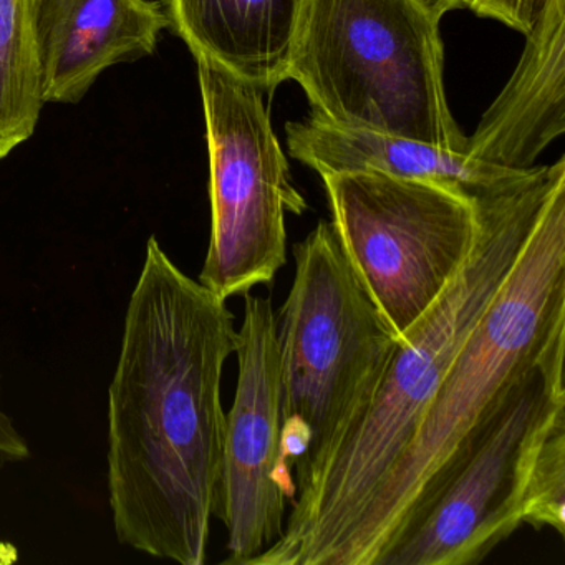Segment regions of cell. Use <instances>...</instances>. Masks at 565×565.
<instances>
[{"label": "cell", "mask_w": 565, "mask_h": 565, "mask_svg": "<svg viewBox=\"0 0 565 565\" xmlns=\"http://www.w3.org/2000/svg\"><path fill=\"white\" fill-rule=\"evenodd\" d=\"M239 376L226 415L216 512L227 531L224 564L249 565L282 537L292 469L280 445L277 313L269 297L244 296L236 343Z\"/></svg>", "instance_id": "9c48e42d"}, {"label": "cell", "mask_w": 565, "mask_h": 565, "mask_svg": "<svg viewBox=\"0 0 565 565\" xmlns=\"http://www.w3.org/2000/svg\"><path fill=\"white\" fill-rule=\"evenodd\" d=\"M562 327L565 184L452 360L415 435L319 565H375L439 469Z\"/></svg>", "instance_id": "3957f363"}, {"label": "cell", "mask_w": 565, "mask_h": 565, "mask_svg": "<svg viewBox=\"0 0 565 565\" xmlns=\"http://www.w3.org/2000/svg\"><path fill=\"white\" fill-rule=\"evenodd\" d=\"M306 0H163L168 29L194 58H207L260 90L287 81Z\"/></svg>", "instance_id": "4fadbf2b"}, {"label": "cell", "mask_w": 565, "mask_h": 565, "mask_svg": "<svg viewBox=\"0 0 565 565\" xmlns=\"http://www.w3.org/2000/svg\"><path fill=\"white\" fill-rule=\"evenodd\" d=\"M207 153L211 239L200 282L221 299L276 279L287 260L286 213L307 210L270 125L263 90L196 58Z\"/></svg>", "instance_id": "52a82bcc"}, {"label": "cell", "mask_w": 565, "mask_h": 565, "mask_svg": "<svg viewBox=\"0 0 565 565\" xmlns=\"http://www.w3.org/2000/svg\"><path fill=\"white\" fill-rule=\"evenodd\" d=\"M565 327L439 469L375 565H476L524 524L548 433L565 422Z\"/></svg>", "instance_id": "8992f818"}, {"label": "cell", "mask_w": 565, "mask_h": 565, "mask_svg": "<svg viewBox=\"0 0 565 565\" xmlns=\"http://www.w3.org/2000/svg\"><path fill=\"white\" fill-rule=\"evenodd\" d=\"M356 276L398 339L438 302L471 253L475 201L379 173L322 177Z\"/></svg>", "instance_id": "ba28073f"}, {"label": "cell", "mask_w": 565, "mask_h": 565, "mask_svg": "<svg viewBox=\"0 0 565 565\" xmlns=\"http://www.w3.org/2000/svg\"><path fill=\"white\" fill-rule=\"evenodd\" d=\"M548 2L551 0H469L468 9L527 35L544 14Z\"/></svg>", "instance_id": "2e32d148"}, {"label": "cell", "mask_w": 565, "mask_h": 565, "mask_svg": "<svg viewBox=\"0 0 565 565\" xmlns=\"http://www.w3.org/2000/svg\"><path fill=\"white\" fill-rule=\"evenodd\" d=\"M564 75L565 0H551L525 35L511 81L468 138L466 154L508 170L534 167L539 154L565 131Z\"/></svg>", "instance_id": "30bf717a"}, {"label": "cell", "mask_w": 565, "mask_h": 565, "mask_svg": "<svg viewBox=\"0 0 565 565\" xmlns=\"http://www.w3.org/2000/svg\"><path fill=\"white\" fill-rule=\"evenodd\" d=\"M426 8L431 9L439 18L446 12L455 11V9H468L469 0H419Z\"/></svg>", "instance_id": "d6986e66"}, {"label": "cell", "mask_w": 565, "mask_h": 565, "mask_svg": "<svg viewBox=\"0 0 565 565\" xmlns=\"http://www.w3.org/2000/svg\"><path fill=\"white\" fill-rule=\"evenodd\" d=\"M62 0H35V11H38V25L39 34H41V42L57 12L58 6Z\"/></svg>", "instance_id": "ac0fdd59"}, {"label": "cell", "mask_w": 565, "mask_h": 565, "mask_svg": "<svg viewBox=\"0 0 565 565\" xmlns=\"http://www.w3.org/2000/svg\"><path fill=\"white\" fill-rule=\"evenodd\" d=\"M524 524L565 534V422L548 433L539 449L525 491Z\"/></svg>", "instance_id": "9a60e30c"}, {"label": "cell", "mask_w": 565, "mask_h": 565, "mask_svg": "<svg viewBox=\"0 0 565 565\" xmlns=\"http://www.w3.org/2000/svg\"><path fill=\"white\" fill-rule=\"evenodd\" d=\"M236 343L226 300L150 237L108 388V502L120 544L206 562L226 429L221 382Z\"/></svg>", "instance_id": "6da1fadb"}, {"label": "cell", "mask_w": 565, "mask_h": 565, "mask_svg": "<svg viewBox=\"0 0 565 565\" xmlns=\"http://www.w3.org/2000/svg\"><path fill=\"white\" fill-rule=\"evenodd\" d=\"M290 157L320 177L379 173L399 180L425 181L471 201L488 196L525 171L508 170L472 160L466 153L441 150L422 141L370 131L343 130L310 115L286 125ZM531 170V168H529Z\"/></svg>", "instance_id": "7c38bea8"}, {"label": "cell", "mask_w": 565, "mask_h": 565, "mask_svg": "<svg viewBox=\"0 0 565 565\" xmlns=\"http://www.w3.org/2000/svg\"><path fill=\"white\" fill-rule=\"evenodd\" d=\"M2 380V375H0ZM31 456L28 441L18 431L11 416L2 406V382H0V465L25 461Z\"/></svg>", "instance_id": "e0dca14e"}, {"label": "cell", "mask_w": 565, "mask_h": 565, "mask_svg": "<svg viewBox=\"0 0 565 565\" xmlns=\"http://www.w3.org/2000/svg\"><path fill=\"white\" fill-rule=\"evenodd\" d=\"M296 276L277 316L280 445L309 494L362 418L399 339L356 276L333 223L294 246Z\"/></svg>", "instance_id": "277c9868"}, {"label": "cell", "mask_w": 565, "mask_h": 565, "mask_svg": "<svg viewBox=\"0 0 565 565\" xmlns=\"http://www.w3.org/2000/svg\"><path fill=\"white\" fill-rule=\"evenodd\" d=\"M565 184V158L532 167L479 198L468 259L438 302L409 329L362 418L340 443L316 488L292 502L282 537L249 565H319L415 435L462 343L511 274L552 194Z\"/></svg>", "instance_id": "7a4b0ae2"}, {"label": "cell", "mask_w": 565, "mask_h": 565, "mask_svg": "<svg viewBox=\"0 0 565 565\" xmlns=\"http://www.w3.org/2000/svg\"><path fill=\"white\" fill-rule=\"evenodd\" d=\"M44 105L35 0H0V161L34 135Z\"/></svg>", "instance_id": "5bb4252c"}, {"label": "cell", "mask_w": 565, "mask_h": 565, "mask_svg": "<svg viewBox=\"0 0 565 565\" xmlns=\"http://www.w3.org/2000/svg\"><path fill=\"white\" fill-rule=\"evenodd\" d=\"M164 29L157 0H62L42 39L45 104H78L107 68L153 54Z\"/></svg>", "instance_id": "8fae6325"}, {"label": "cell", "mask_w": 565, "mask_h": 565, "mask_svg": "<svg viewBox=\"0 0 565 565\" xmlns=\"http://www.w3.org/2000/svg\"><path fill=\"white\" fill-rule=\"evenodd\" d=\"M439 21L419 0H306L287 81L333 127L466 153L446 98Z\"/></svg>", "instance_id": "5b68a950"}]
</instances>
